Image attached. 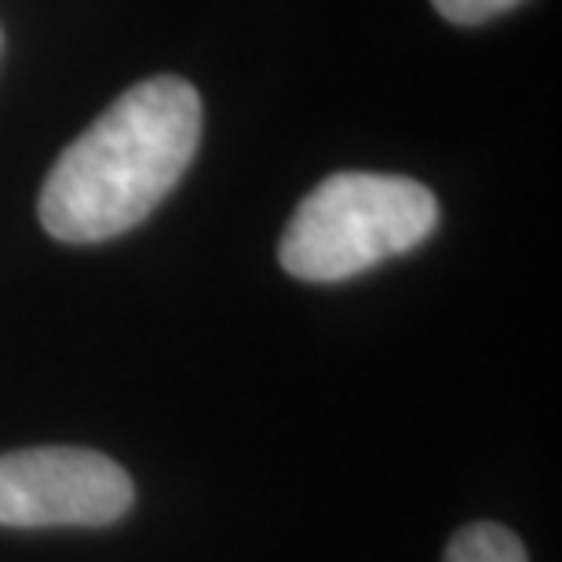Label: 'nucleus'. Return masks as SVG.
<instances>
[{"mask_svg": "<svg viewBox=\"0 0 562 562\" xmlns=\"http://www.w3.org/2000/svg\"><path fill=\"white\" fill-rule=\"evenodd\" d=\"M201 143V95L183 77H150L103 110L52 165L41 227L55 241L95 245L150 216L183 179Z\"/></svg>", "mask_w": 562, "mask_h": 562, "instance_id": "1", "label": "nucleus"}, {"mask_svg": "<svg viewBox=\"0 0 562 562\" xmlns=\"http://www.w3.org/2000/svg\"><path fill=\"white\" fill-rule=\"evenodd\" d=\"M438 227V198L417 179L336 172L292 212L278 245L281 267L300 281H347L413 252Z\"/></svg>", "mask_w": 562, "mask_h": 562, "instance_id": "2", "label": "nucleus"}, {"mask_svg": "<svg viewBox=\"0 0 562 562\" xmlns=\"http://www.w3.org/2000/svg\"><path fill=\"white\" fill-rule=\"evenodd\" d=\"M128 471L95 449L37 446L0 457V526H110L132 508Z\"/></svg>", "mask_w": 562, "mask_h": 562, "instance_id": "3", "label": "nucleus"}, {"mask_svg": "<svg viewBox=\"0 0 562 562\" xmlns=\"http://www.w3.org/2000/svg\"><path fill=\"white\" fill-rule=\"evenodd\" d=\"M442 562H530L522 541L497 522H471L453 533Z\"/></svg>", "mask_w": 562, "mask_h": 562, "instance_id": "4", "label": "nucleus"}, {"mask_svg": "<svg viewBox=\"0 0 562 562\" xmlns=\"http://www.w3.org/2000/svg\"><path fill=\"white\" fill-rule=\"evenodd\" d=\"M435 11L446 22H457V26H479V22H490L504 15V11L519 8L522 0H431Z\"/></svg>", "mask_w": 562, "mask_h": 562, "instance_id": "5", "label": "nucleus"}]
</instances>
